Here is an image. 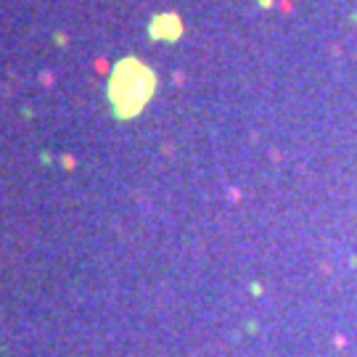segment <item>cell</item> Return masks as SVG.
Returning a JSON list of instances; mask_svg holds the SVG:
<instances>
[{
    "label": "cell",
    "mask_w": 357,
    "mask_h": 357,
    "mask_svg": "<svg viewBox=\"0 0 357 357\" xmlns=\"http://www.w3.org/2000/svg\"><path fill=\"white\" fill-rule=\"evenodd\" d=\"M156 85L154 72L138 59H124L114 66L109 80V98L114 103L117 117H133L148 103Z\"/></svg>",
    "instance_id": "1"
},
{
    "label": "cell",
    "mask_w": 357,
    "mask_h": 357,
    "mask_svg": "<svg viewBox=\"0 0 357 357\" xmlns=\"http://www.w3.org/2000/svg\"><path fill=\"white\" fill-rule=\"evenodd\" d=\"M151 34L159 40H175L180 34V22L177 16H156L151 22Z\"/></svg>",
    "instance_id": "2"
}]
</instances>
